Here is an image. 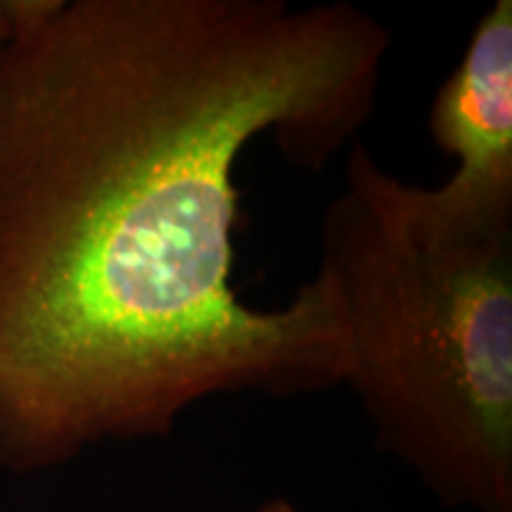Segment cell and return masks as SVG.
Masks as SVG:
<instances>
[{"mask_svg": "<svg viewBox=\"0 0 512 512\" xmlns=\"http://www.w3.org/2000/svg\"><path fill=\"white\" fill-rule=\"evenodd\" d=\"M0 475L162 437L214 394L351 368L318 264L283 309L230 278L242 152L323 169L373 117L392 34L351 3L5 0Z\"/></svg>", "mask_w": 512, "mask_h": 512, "instance_id": "1", "label": "cell"}, {"mask_svg": "<svg viewBox=\"0 0 512 512\" xmlns=\"http://www.w3.org/2000/svg\"><path fill=\"white\" fill-rule=\"evenodd\" d=\"M377 444L446 505L512 512V228L441 233L351 145L320 228Z\"/></svg>", "mask_w": 512, "mask_h": 512, "instance_id": "2", "label": "cell"}, {"mask_svg": "<svg viewBox=\"0 0 512 512\" xmlns=\"http://www.w3.org/2000/svg\"><path fill=\"white\" fill-rule=\"evenodd\" d=\"M430 133L458 169L439 188L403 183V202L441 233L512 228V3L496 0L441 83Z\"/></svg>", "mask_w": 512, "mask_h": 512, "instance_id": "3", "label": "cell"}, {"mask_svg": "<svg viewBox=\"0 0 512 512\" xmlns=\"http://www.w3.org/2000/svg\"><path fill=\"white\" fill-rule=\"evenodd\" d=\"M12 38V22L8 10H5V0H0V46H5Z\"/></svg>", "mask_w": 512, "mask_h": 512, "instance_id": "4", "label": "cell"}, {"mask_svg": "<svg viewBox=\"0 0 512 512\" xmlns=\"http://www.w3.org/2000/svg\"><path fill=\"white\" fill-rule=\"evenodd\" d=\"M256 512H297V510H294L287 501H271V503H266L264 508H259Z\"/></svg>", "mask_w": 512, "mask_h": 512, "instance_id": "5", "label": "cell"}]
</instances>
